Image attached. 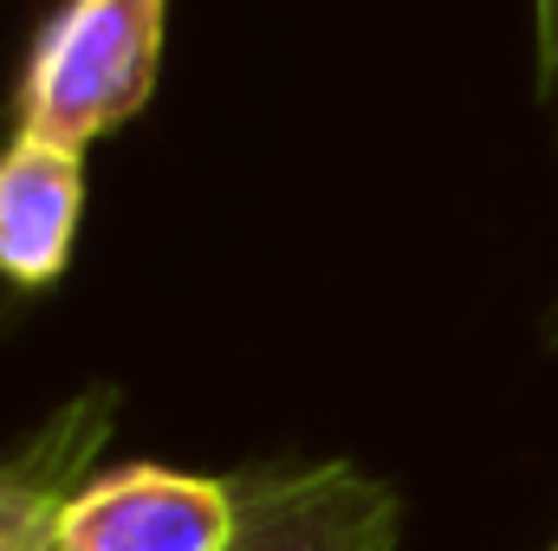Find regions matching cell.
I'll use <instances>...</instances> for the list:
<instances>
[{
	"label": "cell",
	"instance_id": "1",
	"mask_svg": "<svg viewBox=\"0 0 558 551\" xmlns=\"http://www.w3.org/2000/svg\"><path fill=\"white\" fill-rule=\"evenodd\" d=\"M169 0H59L13 78V131L92 149L156 98Z\"/></svg>",
	"mask_w": 558,
	"mask_h": 551
},
{
	"label": "cell",
	"instance_id": "2",
	"mask_svg": "<svg viewBox=\"0 0 558 551\" xmlns=\"http://www.w3.org/2000/svg\"><path fill=\"white\" fill-rule=\"evenodd\" d=\"M241 526L234 474H195L162 461L98 467L52 519L46 551H228Z\"/></svg>",
	"mask_w": 558,
	"mask_h": 551
},
{
	"label": "cell",
	"instance_id": "3",
	"mask_svg": "<svg viewBox=\"0 0 558 551\" xmlns=\"http://www.w3.org/2000/svg\"><path fill=\"white\" fill-rule=\"evenodd\" d=\"M241 526L228 551H397L403 500L357 461H274L234 474Z\"/></svg>",
	"mask_w": 558,
	"mask_h": 551
},
{
	"label": "cell",
	"instance_id": "4",
	"mask_svg": "<svg viewBox=\"0 0 558 551\" xmlns=\"http://www.w3.org/2000/svg\"><path fill=\"white\" fill-rule=\"evenodd\" d=\"M85 228V149L13 131L0 149V285L52 292Z\"/></svg>",
	"mask_w": 558,
	"mask_h": 551
},
{
	"label": "cell",
	"instance_id": "5",
	"mask_svg": "<svg viewBox=\"0 0 558 551\" xmlns=\"http://www.w3.org/2000/svg\"><path fill=\"white\" fill-rule=\"evenodd\" d=\"M118 421V390H85L0 454V551H46L59 506L98 474Z\"/></svg>",
	"mask_w": 558,
	"mask_h": 551
},
{
	"label": "cell",
	"instance_id": "6",
	"mask_svg": "<svg viewBox=\"0 0 558 551\" xmlns=\"http://www.w3.org/2000/svg\"><path fill=\"white\" fill-rule=\"evenodd\" d=\"M533 98L553 124V149H558V0H533ZM546 344H558V298L546 318Z\"/></svg>",
	"mask_w": 558,
	"mask_h": 551
},
{
	"label": "cell",
	"instance_id": "7",
	"mask_svg": "<svg viewBox=\"0 0 558 551\" xmlns=\"http://www.w3.org/2000/svg\"><path fill=\"white\" fill-rule=\"evenodd\" d=\"M539 551H558V526H553V539H546V546H539Z\"/></svg>",
	"mask_w": 558,
	"mask_h": 551
}]
</instances>
